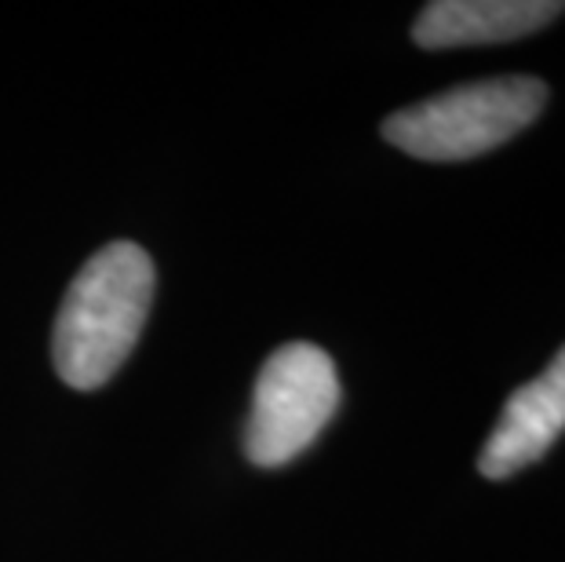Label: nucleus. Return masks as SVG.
<instances>
[{"label":"nucleus","instance_id":"nucleus-1","mask_svg":"<svg viewBox=\"0 0 565 562\" xmlns=\"http://www.w3.org/2000/svg\"><path fill=\"white\" fill-rule=\"evenodd\" d=\"M153 304V259L136 242L99 248L77 271L55 318L52 358L63 384L95 391L128 362Z\"/></svg>","mask_w":565,"mask_h":562},{"label":"nucleus","instance_id":"nucleus-2","mask_svg":"<svg viewBox=\"0 0 565 562\" xmlns=\"http://www.w3.org/2000/svg\"><path fill=\"white\" fill-rule=\"evenodd\" d=\"M544 103L547 85L536 77L478 81L391 114L383 139L419 161H471L533 125Z\"/></svg>","mask_w":565,"mask_h":562},{"label":"nucleus","instance_id":"nucleus-3","mask_svg":"<svg viewBox=\"0 0 565 562\" xmlns=\"http://www.w3.org/2000/svg\"><path fill=\"white\" fill-rule=\"evenodd\" d=\"M340 405V377L315 343H285L259 369L245 424V453L259 468L296 460Z\"/></svg>","mask_w":565,"mask_h":562},{"label":"nucleus","instance_id":"nucleus-4","mask_svg":"<svg viewBox=\"0 0 565 562\" xmlns=\"http://www.w3.org/2000/svg\"><path fill=\"white\" fill-rule=\"evenodd\" d=\"M565 432V347L536 380H529L503 405L497 427L486 442L478 471L486 478H508L536 464Z\"/></svg>","mask_w":565,"mask_h":562},{"label":"nucleus","instance_id":"nucleus-5","mask_svg":"<svg viewBox=\"0 0 565 562\" xmlns=\"http://www.w3.org/2000/svg\"><path fill=\"white\" fill-rule=\"evenodd\" d=\"M562 11L555 0H435L419 11L413 41L419 47L503 44L551 26Z\"/></svg>","mask_w":565,"mask_h":562}]
</instances>
